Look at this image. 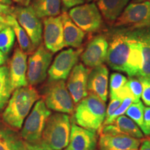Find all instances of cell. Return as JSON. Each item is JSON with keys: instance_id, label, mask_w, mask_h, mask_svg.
Returning a JSON list of instances; mask_svg holds the SVG:
<instances>
[{"instance_id": "1", "label": "cell", "mask_w": 150, "mask_h": 150, "mask_svg": "<svg viewBox=\"0 0 150 150\" xmlns=\"http://www.w3.org/2000/svg\"><path fill=\"white\" fill-rule=\"evenodd\" d=\"M40 99L38 92L32 86L15 90L2 113L3 122L16 130L20 129L33 104Z\"/></svg>"}, {"instance_id": "2", "label": "cell", "mask_w": 150, "mask_h": 150, "mask_svg": "<svg viewBox=\"0 0 150 150\" xmlns=\"http://www.w3.org/2000/svg\"><path fill=\"white\" fill-rule=\"evenodd\" d=\"M106 113V104L98 96L92 93L82 99L74 108L75 123L88 130L99 131Z\"/></svg>"}, {"instance_id": "3", "label": "cell", "mask_w": 150, "mask_h": 150, "mask_svg": "<svg viewBox=\"0 0 150 150\" xmlns=\"http://www.w3.org/2000/svg\"><path fill=\"white\" fill-rule=\"evenodd\" d=\"M71 120L67 114L56 112L47 120L41 139L53 150H62L68 145Z\"/></svg>"}, {"instance_id": "4", "label": "cell", "mask_w": 150, "mask_h": 150, "mask_svg": "<svg viewBox=\"0 0 150 150\" xmlns=\"http://www.w3.org/2000/svg\"><path fill=\"white\" fill-rule=\"evenodd\" d=\"M42 99L50 110L73 115L75 104L65 81H47L42 88Z\"/></svg>"}, {"instance_id": "5", "label": "cell", "mask_w": 150, "mask_h": 150, "mask_svg": "<svg viewBox=\"0 0 150 150\" xmlns=\"http://www.w3.org/2000/svg\"><path fill=\"white\" fill-rule=\"evenodd\" d=\"M51 110L47 107L42 99L37 101L25 122L20 132V136L27 142H36L41 140L47 120Z\"/></svg>"}, {"instance_id": "6", "label": "cell", "mask_w": 150, "mask_h": 150, "mask_svg": "<svg viewBox=\"0 0 150 150\" xmlns=\"http://www.w3.org/2000/svg\"><path fill=\"white\" fill-rule=\"evenodd\" d=\"M53 53L41 44L28 60L27 80L30 86H35L46 79Z\"/></svg>"}, {"instance_id": "7", "label": "cell", "mask_w": 150, "mask_h": 150, "mask_svg": "<svg viewBox=\"0 0 150 150\" xmlns=\"http://www.w3.org/2000/svg\"><path fill=\"white\" fill-rule=\"evenodd\" d=\"M130 35L120 33L114 35L108 47L106 63L114 70L126 72L127 63L131 53Z\"/></svg>"}, {"instance_id": "8", "label": "cell", "mask_w": 150, "mask_h": 150, "mask_svg": "<svg viewBox=\"0 0 150 150\" xmlns=\"http://www.w3.org/2000/svg\"><path fill=\"white\" fill-rule=\"evenodd\" d=\"M69 16L84 32H96L102 25V17L95 3L81 4L69 11Z\"/></svg>"}, {"instance_id": "9", "label": "cell", "mask_w": 150, "mask_h": 150, "mask_svg": "<svg viewBox=\"0 0 150 150\" xmlns=\"http://www.w3.org/2000/svg\"><path fill=\"white\" fill-rule=\"evenodd\" d=\"M114 25L139 29L150 27V1L130 4L115 20Z\"/></svg>"}, {"instance_id": "10", "label": "cell", "mask_w": 150, "mask_h": 150, "mask_svg": "<svg viewBox=\"0 0 150 150\" xmlns=\"http://www.w3.org/2000/svg\"><path fill=\"white\" fill-rule=\"evenodd\" d=\"M83 48H70L58 54L49 67L48 81H65L79 61Z\"/></svg>"}, {"instance_id": "11", "label": "cell", "mask_w": 150, "mask_h": 150, "mask_svg": "<svg viewBox=\"0 0 150 150\" xmlns=\"http://www.w3.org/2000/svg\"><path fill=\"white\" fill-rule=\"evenodd\" d=\"M12 16L16 18L20 25L29 35L33 45L37 49L42 44V24L31 6L15 7Z\"/></svg>"}, {"instance_id": "12", "label": "cell", "mask_w": 150, "mask_h": 150, "mask_svg": "<svg viewBox=\"0 0 150 150\" xmlns=\"http://www.w3.org/2000/svg\"><path fill=\"white\" fill-rule=\"evenodd\" d=\"M42 22L44 45L49 51L56 53L65 47L61 16L44 18Z\"/></svg>"}, {"instance_id": "13", "label": "cell", "mask_w": 150, "mask_h": 150, "mask_svg": "<svg viewBox=\"0 0 150 150\" xmlns=\"http://www.w3.org/2000/svg\"><path fill=\"white\" fill-rule=\"evenodd\" d=\"M90 70L83 63H77L69 74L67 88L74 104H77L88 95L87 84Z\"/></svg>"}, {"instance_id": "14", "label": "cell", "mask_w": 150, "mask_h": 150, "mask_svg": "<svg viewBox=\"0 0 150 150\" xmlns=\"http://www.w3.org/2000/svg\"><path fill=\"white\" fill-rule=\"evenodd\" d=\"M8 74L13 91L29 85L27 80V54L17 47L8 63Z\"/></svg>"}, {"instance_id": "15", "label": "cell", "mask_w": 150, "mask_h": 150, "mask_svg": "<svg viewBox=\"0 0 150 150\" xmlns=\"http://www.w3.org/2000/svg\"><path fill=\"white\" fill-rule=\"evenodd\" d=\"M108 42L106 37L100 35L95 37L81 54V60L90 68L103 65L106 60Z\"/></svg>"}, {"instance_id": "16", "label": "cell", "mask_w": 150, "mask_h": 150, "mask_svg": "<svg viewBox=\"0 0 150 150\" xmlns=\"http://www.w3.org/2000/svg\"><path fill=\"white\" fill-rule=\"evenodd\" d=\"M70 140L66 150H95L97 147L96 131L88 130L71 122Z\"/></svg>"}, {"instance_id": "17", "label": "cell", "mask_w": 150, "mask_h": 150, "mask_svg": "<svg viewBox=\"0 0 150 150\" xmlns=\"http://www.w3.org/2000/svg\"><path fill=\"white\" fill-rule=\"evenodd\" d=\"M141 140L122 134H99V150H138Z\"/></svg>"}, {"instance_id": "18", "label": "cell", "mask_w": 150, "mask_h": 150, "mask_svg": "<svg viewBox=\"0 0 150 150\" xmlns=\"http://www.w3.org/2000/svg\"><path fill=\"white\" fill-rule=\"evenodd\" d=\"M108 70L104 64L92 68L88 77V91L98 96L105 102L107 100Z\"/></svg>"}, {"instance_id": "19", "label": "cell", "mask_w": 150, "mask_h": 150, "mask_svg": "<svg viewBox=\"0 0 150 150\" xmlns=\"http://www.w3.org/2000/svg\"><path fill=\"white\" fill-rule=\"evenodd\" d=\"M61 18L63 24L65 47L74 49L81 47L85 37V32L76 25L66 11L62 13Z\"/></svg>"}, {"instance_id": "20", "label": "cell", "mask_w": 150, "mask_h": 150, "mask_svg": "<svg viewBox=\"0 0 150 150\" xmlns=\"http://www.w3.org/2000/svg\"><path fill=\"white\" fill-rule=\"evenodd\" d=\"M129 0H98L97 8L109 22H115L128 4Z\"/></svg>"}, {"instance_id": "21", "label": "cell", "mask_w": 150, "mask_h": 150, "mask_svg": "<svg viewBox=\"0 0 150 150\" xmlns=\"http://www.w3.org/2000/svg\"><path fill=\"white\" fill-rule=\"evenodd\" d=\"M31 6L40 19L59 16L61 11V0H33Z\"/></svg>"}, {"instance_id": "22", "label": "cell", "mask_w": 150, "mask_h": 150, "mask_svg": "<svg viewBox=\"0 0 150 150\" xmlns=\"http://www.w3.org/2000/svg\"><path fill=\"white\" fill-rule=\"evenodd\" d=\"M6 18L8 25L13 29L15 35L17 37L19 47L27 54L31 55L36 49L33 45L29 35H27L23 28L20 25L18 20L13 16L10 15V16H6Z\"/></svg>"}, {"instance_id": "23", "label": "cell", "mask_w": 150, "mask_h": 150, "mask_svg": "<svg viewBox=\"0 0 150 150\" xmlns=\"http://www.w3.org/2000/svg\"><path fill=\"white\" fill-rule=\"evenodd\" d=\"M26 142L16 131L0 129V150H25Z\"/></svg>"}, {"instance_id": "24", "label": "cell", "mask_w": 150, "mask_h": 150, "mask_svg": "<svg viewBox=\"0 0 150 150\" xmlns=\"http://www.w3.org/2000/svg\"><path fill=\"white\" fill-rule=\"evenodd\" d=\"M117 127L119 134H125L137 139L144 138L143 133L131 118L125 115H121L115 120L113 123Z\"/></svg>"}, {"instance_id": "25", "label": "cell", "mask_w": 150, "mask_h": 150, "mask_svg": "<svg viewBox=\"0 0 150 150\" xmlns=\"http://www.w3.org/2000/svg\"><path fill=\"white\" fill-rule=\"evenodd\" d=\"M144 108L145 106L140 101L136 103L133 102L127 108L125 113L140 128L142 133L148 136H150V129L146 126L144 122Z\"/></svg>"}, {"instance_id": "26", "label": "cell", "mask_w": 150, "mask_h": 150, "mask_svg": "<svg viewBox=\"0 0 150 150\" xmlns=\"http://www.w3.org/2000/svg\"><path fill=\"white\" fill-rule=\"evenodd\" d=\"M12 92L8 67L2 65L0 67V111L7 104Z\"/></svg>"}, {"instance_id": "27", "label": "cell", "mask_w": 150, "mask_h": 150, "mask_svg": "<svg viewBox=\"0 0 150 150\" xmlns=\"http://www.w3.org/2000/svg\"><path fill=\"white\" fill-rule=\"evenodd\" d=\"M16 35L10 26L0 31V51L5 55L10 53L14 45Z\"/></svg>"}, {"instance_id": "28", "label": "cell", "mask_w": 150, "mask_h": 150, "mask_svg": "<svg viewBox=\"0 0 150 150\" xmlns=\"http://www.w3.org/2000/svg\"><path fill=\"white\" fill-rule=\"evenodd\" d=\"M140 42L142 45V65L139 77L150 79V45L142 40Z\"/></svg>"}, {"instance_id": "29", "label": "cell", "mask_w": 150, "mask_h": 150, "mask_svg": "<svg viewBox=\"0 0 150 150\" xmlns=\"http://www.w3.org/2000/svg\"><path fill=\"white\" fill-rule=\"evenodd\" d=\"M127 79L120 73H112L110 77V95H113L127 83Z\"/></svg>"}, {"instance_id": "30", "label": "cell", "mask_w": 150, "mask_h": 150, "mask_svg": "<svg viewBox=\"0 0 150 150\" xmlns=\"http://www.w3.org/2000/svg\"><path fill=\"white\" fill-rule=\"evenodd\" d=\"M127 85L132 94L133 102H139L142 92V86L139 79L131 77L130 79L127 81Z\"/></svg>"}, {"instance_id": "31", "label": "cell", "mask_w": 150, "mask_h": 150, "mask_svg": "<svg viewBox=\"0 0 150 150\" xmlns=\"http://www.w3.org/2000/svg\"><path fill=\"white\" fill-rule=\"evenodd\" d=\"M132 103H133V99L131 98V97H127V98L124 99L122 102V104H120V106L117 109L115 110V112L113 113V115H112L111 117H110V119L108 120L107 121L104 122L101 127L113 123L118 117L122 115L123 114H125V112H126L127 108L129 107V106H130Z\"/></svg>"}, {"instance_id": "32", "label": "cell", "mask_w": 150, "mask_h": 150, "mask_svg": "<svg viewBox=\"0 0 150 150\" xmlns=\"http://www.w3.org/2000/svg\"><path fill=\"white\" fill-rule=\"evenodd\" d=\"M142 86L141 97L144 104L150 106V79L145 77H138Z\"/></svg>"}, {"instance_id": "33", "label": "cell", "mask_w": 150, "mask_h": 150, "mask_svg": "<svg viewBox=\"0 0 150 150\" xmlns=\"http://www.w3.org/2000/svg\"><path fill=\"white\" fill-rule=\"evenodd\" d=\"M110 100L109 102V104L108 106V108L106 110V117H105L104 121H107L108 120H109L110 117L113 115V113L115 112L116 110L117 109L118 107L120 106L122 104V100L119 98H116V97H110Z\"/></svg>"}, {"instance_id": "34", "label": "cell", "mask_w": 150, "mask_h": 150, "mask_svg": "<svg viewBox=\"0 0 150 150\" xmlns=\"http://www.w3.org/2000/svg\"><path fill=\"white\" fill-rule=\"evenodd\" d=\"M25 150H53L51 147H49L47 144L42 141V139L36 142H26Z\"/></svg>"}, {"instance_id": "35", "label": "cell", "mask_w": 150, "mask_h": 150, "mask_svg": "<svg viewBox=\"0 0 150 150\" xmlns=\"http://www.w3.org/2000/svg\"><path fill=\"white\" fill-rule=\"evenodd\" d=\"M147 29H144L134 33H131L136 38L140 40L143 41L150 45V27H147Z\"/></svg>"}, {"instance_id": "36", "label": "cell", "mask_w": 150, "mask_h": 150, "mask_svg": "<svg viewBox=\"0 0 150 150\" xmlns=\"http://www.w3.org/2000/svg\"><path fill=\"white\" fill-rule=\"evenodd\" d=\"M61 1L63 2L65 10V9L74 8L77 6L83 4L86 0H61Z\"/></svg>"}, {"instance_id": "37", "label": "cell", "mask_w": 150, "mask_h": 150, "mask_svg": "<svg viewBox=\"0 0 150 150\" xmlns=\"http://www.w3.org/2000/svg\"><path fill=\"white\" fill-rule=\"evenodd\" d=\"M15 10V7L11 5H6L0 3V16H7L13 15Z\"/></svg>"}, {"instance_id": "38", "label": "cell", "mask_w": 150, "mask_h": 150, "mask_svg": "<svg viewBox=\"0 0 150 150\" xmlns=\"http://www.w3.org/2000/svg\"><path fill=\"white\" fill-rule=\"evenodd\" d=\"M144 122L146 126L150 129V106L144 108Z\"/></svg>"}, {"instance_id": "39", "label": "cell", "mask_w": 150, "mask_h": 150, "mask_svg": "<svg viewBox=\"0 0 150 150\" xmlns=\"http://www.w3.org/2000/svg\"><path fill=\"white\" fill-rule=\"evenodd\" d=\"M8 22L6 20V18L5 16H0V31H2L5 28L8 27Z\"/></svg>"}, {"instance_id": "40", "label": "cell", "mask_w": 150, "mask_h": 150, "mask_svg": "<svg viewBox=\"0 0 150 150\" xmlns=\"http://www.w3.org/2000/svg\"><path fill=\"white\" fill-rule=\"evenodd\" d=\"M140 150H150V139L144 140L141 142Z\"/></svg>"}, {"instance_id": "41", "label": "cell", "mask_w": 150, "mask_h": 150, "mask_svg": "<svg viewBox=\"0 0 150 150\" xmlns=\"http://www.w3.org/2000/svg\"><path fill=\"white\" fill-rule=\"evenodd\" d=\"M12 1H14L20 6H28L31 4V0H12Z\"/></svg>"}, {"instance_id": "42", "label": "cell", "mask_w": 150, "mask_h": 150, "mask_svg": "<svg viewBox=\"0 0 150 150\" xmlns=\"http://www.w3.org/2000/svg\"><path fill=\"white\" fill-rule=\"evenodd\" d=\"M7 56L4 54L2 52L0 51V67H1L6 62Z\"/></svg>"}, {"instance_id": "43", "label": "cell", "mask_w": 150, "mask_h": 150, "mask_svg": "<svg viewBox=\"0 0 150 150\" xmlns=\"http://www.w3.org/2000/svg\"><path fill=\"white\" fill-rule=\"evenodd\" d=\"M0 3L6 5H12V0H0Z\"/></svg>"}, {"instance_id": "44", "label": "cell", "mask_w": 150, "mask_h": 150, "mask_svg": "<svg viewBox=\"0 0 150 150\" xmlns=\"http://www.w3.org/2000/svg\"><path fill=\"white\" fill-rule=\"evenodd\" d=\"M145 1H147V0H132V3H140Z\"/></svg>"}, {"instance_id": "45", "label": "cell", "mask_w": 150, "mask_h": 150, "mask_svg": "<svg viewBox=\"0 0 150 150\" xmlns=\"http://www.w3.org/2000/svg\"><path fill=\"white\" fill-rule=\"evenodd\" d=\"M87 1H88L89 3L91 2H93V1H98V0H86Z\"/></svg>"}, {"instance_id": "46", "label": "cell", "mask_w": 150, "mask_h": 150, "mask_svg": "<svg viewBox=\"0 0 150 150\" xmlns=\"http://www.w3.org/2000/svg\"><path fill=\"white\" fill-rule=\"evenodd\" d=\"M63 150H66V149H63Z\"/></svg>"}]
</instances>
